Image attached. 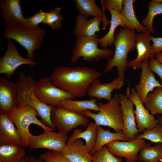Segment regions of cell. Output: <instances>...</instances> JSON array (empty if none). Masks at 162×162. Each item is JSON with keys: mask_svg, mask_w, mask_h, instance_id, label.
I'll return each instance as SVG.
<instances>
[{"mask_svg": "<svg viewBox=\"0 0 162 162\" xmlns=\"http://www.w3.org/2000/svg\"><path fill=\"white\" fill-rule=\"evenodd\" d=\"M135 0H123V8L121 14L124 22L126 28L136 30L138 33L148 30L137 19L134 13L133 4Z\"/></svg>", "mask_w": 162, "mask_h": 162, "instance_id": "24", "label": "cell"}, {"mask_svg": "<svg viewBox=\"0 0 162 162\" xmlns=\"http://www.w3.org/2000/svg\"><path fill=\"white\" fill-rule=\"evenodd\" d=\"M126 95L135 106V109L134 110L135 118L137 128L140 132H142L146 130L154 128L158 123V120L145 108L135 89L132 88L130 91L128 86L127 88Z\"/></svg>", "mask_w": 162, "mask_h": 162, "instance_id": "12", "label": "cell"}, {"mask_svg": "<svg viewBox=\"0 0 162 162\" xmlns=\"http://www.w3.org/2000/svg\"><path fill=\"white\" fill-rule=\"evenodd\" d=\"M151 32L148 30L136 34V48L137 55L134 60L128 62V67L134 70L141 68L143 62L146 59L154 58L155 54L150 44Z\"/></svg>", "mask_w": 162, "mask_h": 162, "instance_id": "16", "label": "cell"}, {"mask_svg": "<svg viewBox=\"0 0 162 162\" xmlns=\"http://www.w3.org/2000/svg\"><path fill=\"white\" fill-rule=\"evenodd\" d=\"M136 138L147 140L153 143L162 144V125L158 123L153 128L146 130L136 136Z\"/></svg>", "mask_w": 162, "mask_h": 162, "instance_id": "34", "label": "cell"}, {"mask_svg": "<svg viewBox=\"0 0 162 162\" xmlns=\"http://www.w3.org/2000/svg\"><path fill=\"white\" fill-rule=\"evenodd\" d=\"M18 92L16 83L4 78H0V109L8 113L16 106Z\"/></svg>", "mask_w": 162, "mask_h": 162, "instance_id": "20", "label": "cell"}, {"mask_svg": "<svg viewBox=\"0 0 162 162\" xmlns=\"http://www.w3.org/2000/svg\"><path fill=\"white\" fill-rule=\"evenodd\" d=\"M125 162H142L138 160H130L126 159H125Z\"/></svg>", "mask_w": 162, "mask_h": 162, "instance_id": "44", "label": "cell"}, {"mask_svg": "<svg viewBox=\"0 0 162 162\" xmlns=\"http://www.w3.org/2000/svg\"><path fill=\"white\" fill-rule=\"evenodd\" d=\"M102 73L87 66H60L50 76L58 87L72 94L76 98L85 97L93 81Z\"/></svg>", "mask_w": 162, "mask_h": 162, "instance_id": "1", "label": "cell"}, {"mask_svg": "<svg viewBox=\"0 0 162 162\" xmlns=\"http://www.w3.org/2000/svg\"><path fill=\"white\" fill-rule=\"evenodd\" d=\"M67 134L60 132L44 130L41 134H31L29 147L31 149L45 148L60 152L67 143Z\"/></svg>", "mask_w": 162, "mask_h": 162, "instance_id": "10", "label": "cell"}, {"mask_svg": "<svg viewBox=\"0 0 162 162\" xmlns=\"http://www.w3.org/2000/svg\"><path fill=\"white\" fill-rule=\"evenodd\" d=\"M0 6L6 27L17 22H23L25 18L22 15L19 0H1Z\"/></svg>", "mask_w": 162, "mask_h": 162, "instance_id": "22", "label": "cell"}, {"mask_svg": "<svg viewBox=\"0 0 162 162\" xmlns=\"http://www.w3.org/2000/svg\"><path fill=\"white\" fill-rule=\"evenodd\" d=\"M144 104L152 115L162 114V87H157L149 93Z\"/></svg>", "mask_w": 162, "mask_h": 162, "instance_id": "31", "label": "cell"}, {"mask_svg": "<svg viewBox=\"0 0 162 162\" xmlns=\"http://www.w3.org/2000/svg\"><path fill=\"white\" fill-rule=\"evenodd\" d=\"M8 40L7 50L0 58V74H4L10 79L20 66L27 64L32 68L37 63L20 56L14 43L10 39Z\"/></svg>", "mask_w": 162, "mask_h": 162, "instance_id": "11", "label": "cell"}, {"mask_svg": "<svg viewBox=\"0 0 162 162\" xmlns=\"http://www.w3.org/2000/svg\"><path fill=\"white\" fill-rule=\"evenodd\" d=\"M99 38L97 35L76 37L75 44L72 50L71 63L74 64L81 57L88 62L110 58L114 54L113 50L108 47L99 49Z\"/></svg>", "mask_w": 162, "mask_h": 162, "instance_id": "6", "label": "cell"}, {"mask_svg": "<svg viewBox=\"0 0 162 162\" xmlns=\"http://www.w3.org/2000/svg\"><path fill=\"white\" fill-rule=\"evenodd\" d=\"M8 114L20 131L23 147L29 146L31 134L29 127L31 124L37 125L44 130H53L37 118L39 116L38 114L29 105H22L16 106Z\"/></svg>", "mask_w": 162, "mask_h": 162, "instance_id": "7", "label": "cell"}, {"mask_svg": "<svg viewBox=\"0 0 162 162\" xmlns=\"http://www.w3.org/2000/svg\"><path fill=\"white\" fill-rule=\"evenodd\" d=\"M61 10L60 7L50 10L42 23L50 26L52 30L59 29L62 26L61 21L63 19Z\"/></svg>", "mask_w": 162, "mask_h": 162, "instance_id": "35", "label": "cell"}, {"mask_svg": "<svg viewBox=\"0 0 162 162\" xmlns=\"http://www.w3.org/2000/svg\"><path fill=\"white\" fill-rule=\"evenodd\" d=\"M126 141L125 137L122 131L113 133L109 130L103 129L101 126L97 127V138L94 147L90 152L92 154L101 149L108 143L115 141Z\"/></svg>", "mask_w": 162, "mask_h": 162, "instance_id": "26", "label": "cell"}, {"mask_svg": "<svg viewBox=\"0 0 162 162\" xmlns=\"http://www.w3.org/2000/svg\"><path fill=\"white\" fill-rule=\"evenodd\" d=\"M157 117L158 123L162 125V116L157 115Z\"/></svg>", "mask_w": 162, "mask_h": 162, "instance_id": "43", "label": "cell"}, {"mask_svg": "<svg viewBox=\"0 0 162 162\" xmlns=\"http://www.w3.org/2000/svg\"><path fill=\"white\" fill-rule=\"evenodd\" d=\"M102 10L105 12L107 10H114L120 14L123 8V0H101Z\"/></svg>", "mask_w": 162, "mask_h": 162, "instance_id": "38", "label": "cell"}, {"mask_svg": "<svg viewBox=\"0 0 162 162\" xmlns=\"http://www.w3.org/2000/svg\"><path fill=\"white\" fill-rule=\"evenodd\" d=\"M149 59L145 60L141 67V72L139 83L135 89L140 98L144 104L149 92L154 91L155 87H162V84L155 78L149 67Z\"/></svg>", "mask_w": 162, "mask_h": 162, "instance_id": "15", "label": "cell"}, {"mask_svg": "<svg viewBox=\"0 0 162 162\" xmlns=\"http://www.w3.org/2000/svg\"><path fill=\"white\" fill-rule=\"evenodd\" d=\"M148 10L147 16L142 21L148 30L151 33H154L153 21L154 17L158 14H162V3L154 2L152 1L148 3Z\"/></svg>", "mask_w": 162, "mask_h": 162, "instance_id": "32", "label": "cell"}, {"mask_svg": "<svg viewBox=\"0 0 162 162\" xmlns=\"http://www.w3.org/2000/svg\"><path fill=\"white\" fill-rule=\"evenodd\" d=\"M92 162H122L121 158L113 155L106 146L92 154Z\"/></svg>", "mask_w": 162, "mask_h": 162, "instance_id": "33", "label": "cell"}, {"mask_svg": "<svg viewBox=\"0 0 162 162\" xmlns=\"http://www.w3.org/2000/svg\"><path fill=\"white\" fill-rule=\"evenodd\" d=\"M146 144L145 139L136 138L130 141H113L106 146L113 155L135 160H137L139 153Z\"/></svg>", "mask_w": 162, "mask_h": 162, "instance_id": "13", "label": "cell"}, {"mask_svg": "<svg viewBox=\"0 0 162 162\" xmlns=\"http://www.w3.org/2000/svg\"><path fill=\"white\" fill-rule=\"evenodd\" d=\"M24 148L19 145H0V162H20L26 155Z\"/></svg>", "mask_w": 162, "mask_h": 162, "instance_id": "29", "label": "cell"}, {"mask_svg": "<svg viewBox=\"0 0 162 162\" xmlns=\"http://www.w3.org/2000/svg\"><path fill=\"white\" fill-rule=\"evenodd\" d=\"M155 56L156 59L162 64V51Z\"/></svg>", "mask_w": 162, "mask_h": 162, "instance_id": "42", "label": "cell"}, {"mask_svg": "<svg viewBox=\"0 0 162 162\" xmlns=\"http://www.w3.org/2000/svg\"><path fill=\"white\" fill-rule=\"evenodd\" d=\"M83 114L73 112L61 107H54L51 113V119L58 132L66 134L79 126L87 127L89 119Z\"/></svg>", "mask_w": 162, "mask_h": 162, "instance_id": "9", "label": "cell"}, {"mask_svg": "<svg viewBox=\"0 0 162 162\" xmlns=\"http://www.w3.org/2000/svg\"><path fill=\"white\" fill-rule=\"evenodd\" d=\"M97 126L95 123L91 122L89 123L84 131L81 129H75L67 143H70L77 139H83L85 142V146L90 153L96 142Z\"/></svg>", "mask_w": 162, "mask_h": 162, "instance_id": "23", "label": "cell"}, {"mask_svg": "<svg viewBox=\"0 0 162 162\" xmlns=\"http://www.w3.org/2000/svg\"><path fill=\"white\" fill-rule=\"evenodd\" d=\"M20 162H44L40 157L36 158L33 156H25L21 160Z\"/></svg>", "mask_w": 162, "mask_h": 162, "instance_id": "41", "label": "cell"}, {"mask_svg": "<svg viewBox=\"0 0 162 162\" xmlns=\"http://www.w3.org/2000/svg\"><path fill=\"white\" fill-rule=\"evenodd\" d=\"M48 14V12L44 11L42 9L40 10L32 16L25 18L23 22L30 27L38 28L39 25L43 23Z\"/></svg>", "mask_w": 162, "mask_h": 162, "instance_id": "36", "label": "cell"}, {"mask_svg": "<svg viewBox=\"0 0 162 162\" xmlns=\"http://www.w3.org/2000/svg\"><path fill=\"white\" fill-rule=\"evenodd\" d=\"M76 19L73 33L76 38L82 36H94L97 32L105 29L109 23L101 17H94L88 20L87 17L80 14L76 16Z\"/></svg>", "mask_w": 162, "mask_h": 162, "instance_id": "17", "label": "cell"}, {"mask_svg": "<svg viewBox=\"0 0 162 162\" xmlns=\"http://www.w3.org/2000/svg\"><path fill=\"white\" fill-rule=\"evenodd\" d=\"M124 81L118 76L108 83H101L99 80L95 79L92 82L87 94L98 100H110L112 92L120 89L124 85Z\"/></svg>", "mask_w": 162, "mask_h": 162, "instance_id": "19", "label": "cell"}, {"mask_svg": "<svg viewBox=\"0 0 162 162\" xmlns=\"http://www.w3.org/2000/svg\"><path fill=\"white\" fill-rule=\"evenodd\" d=\"M152 1L155 2L162 3V0H152Z\"/></svg>", "mask_w": 162, "mask_h": 162, "instance_id": "45", "label": "cell"}, {"mask_svg": "<svg viewBox=\"0 0 162 162\" xmlns=\"http://www.w3.org/2000/svg\"><path fill=\"white\" fill-rule=\"evenodd\" d=\"M96 102L97 99L94 98L83 100L68 99L63 100L61 104L60 107L75 113L82 114L87 110L98 111L99 108Z\"/></svg>", "mask_w": 162, "mask_h": 162, "instance_id": "27", "label": "cell"}, {"mask_svg": "<svg viewBox=\"0 0 162 162\" xmlns=\"http://www.w3.org/2000/svg\"><path fill=\"white\" fill-rule=\"evenodd\" d=\"M14 124L8 113L0 112V145L22 146L21 136Z\"/></svg>", "mask_w": 162, "mask_h": 162, "instance_id": "18", "label": "cell"}, {"mask_svg": "<svg viewBox=\"0 0 162 162\" xmlns=\"http://www.w3.org/2000/svg\"><path fill=\"white\" fill-rule=\"evenodd\" d=\"M44 162H70L66 159L60 152L52 151L41 154L40 157Z\"/></svg>", "mask_w": 162, "mask_h": 162, "instance_id": "37", "label": "cell"}, {"mask_svg": "<svg viewBox=\"0 0 162 162\" xmlns=\"http://www.w3.org/2000/svg\"><path fill=\"white\" fill-rule=\"evenodd\" d=\"M111 19L110 26L107 33L103 37L99 38L100 46L103 48L111 46L115 41L114 33L118 26L126 28L124 22L121 14L114 10H110Z\"/></svg>", "mask_w": 162, "mask_h": 162, "instance_id": "25", "label": "cell"}, {"mask_svg": "<svg viewBox=\"0 0 162 162\" xmlns=\"http://www.w3.org/2000/svg\"><path fill=\"white\" fill-rule=\"evenodd\" d=\"M151 40L153 42L151 46L155 56L162 51V37H154L151 36Z\"/></svg>", "mask_w": 162, "mask_h": 162, "instance_id": "40", "label": "cell"}, {"mask_svg": "<svg viewBox=\"0 0 162 162\" xmlns=\"http://www.w3.org/2000/svg\"><path fill=\"white\" fill-rule=\"evenodd\" d=\"M150 69L159 77L162 82V64L156 59L150 58L149 61Z\"/></svg>", "mask_w": 162, "mask_h": 162, "instance_id": "39", "label": "cell"}, {"mask_svg": "<svg viewBox=\"0 0 162 162\" xmlns=\"http://www.w3.org/2000/svg\"><path fill=\"white\" fill-rule=\"evenodd\" d=\"M136 34L135 30L127 28H120L118 33L115 34V52L112 57L107 61L104 73L111 72L114 67H116L118 76L125 80V72L128 68L127 56L136 48Z\"/></svg>", "mask_w": 162, "mask_h": 162, "instance_id": "3", "label": "cell"}, {"mask_svg": "<svg viewBox=\"0 0 162 162\" xmlns=\"http://www.w3.org/2000/svg\"><path fill=\"white\" fill-rule=\"evenodd\" d=\"M99 111L97 113L86 110L83 114L94 121L97 125L106 126L115 132L122 131L123 126L122 114L120 104V94L116 93L106 103L98 104Z\"/></svg>", "mask_w": 162, "mask_h": 162, "instance_id": "5", "label": "cell"}, {"mask_svg": "<svg viewBox=\"0 0 162 162\" xmlns=\"http://www.w3.org/2000/svg\"><path fill=\"white\" fill-rule=\"evenodd\" d=\"M137 160L142 162H162V144L152 146L146 143L139 152Z\"/></svg>", "mask_w": 162, "mask_h": 162, "instance_id": "30", "label": "cell"}, {"mask_svg": "<svg viewBox=\"0 0 162 162\" xmlns=\"http://www.w3.org/2000/svg\"><path fill=\"white\" fill-rule=\"evenodd\" d=\"M159 162H161V161H159Z\"/></svg>", "mask_w": 162, "mask_h": 162, "instance_id": "46", "label": "cell"}, {"mask_svg": "<svg viewBox=\"0 0 162 162\" xmlns=\"http://www.w3.org/2000/svg\"><path fill=\"white\" fill-rule=\"evenodd\" d=\"M36 80L31 74L26 76L22 72L19 73L16 82L18 92L16 106L22 105H28L37 112L41 122L54 130L56 128L51 119V113L53 106L41 102L36 95L34 91Z\"/></svg>", "mask_w": 162, "mask_h": 162, "instance_id": "2", "label": "cell"}, {"mask_svg": "<svg viewBox=\"0 0 162 162\" xmlns=\"http://www.w3.org/2000/svg\"><path fill=\"white\" fill-rule=\"evenodd\" d=\"M60 152L70 162H92L91 154L80 139L66 143Z\"/></svg>", "mask_w": 162, "mask_h": 162, "instance_id": "21", "label": "cell"}, {"mask_svg": "<svg viewBox=\"0 0 162 162\" xmlns=\"http://www.w3.org/2000/svg\"><path fill=\"white\" fill-rule=\"evenodd\" d=\"M95 0H74V4L79 14L87 17H101L108 22L104 12L99 7Z\"/></svg>", "mask_w": 162, "mask_h": 162, "instance_id": "28", "label": "cell"}, {"mask_svg": "<svg viewBox=\"0 0 162 162\" xmlns=\"http://www.w3.org/2000/svg\"><path fill=\"white\" fill-rule=\"evenodd\" d=\"M120 104L122 114L123 126L122 131L126 141L135 139L140 131L137 129L134 110V104L126 95L120 94Z\"/></svg>", "mask_w": 162, "mask_h": 162, "instance_id": "14", "label": "cell"}, {"mask_svg": "<svg viewBox=\"0 0 162 162\" xmlns=\"http://www.w3.org/2000/svg\"><path fill=\"white\" fill-rule=\"evenodd\" d=\"M45 30L30 27L22 22H18L6 27L3 36L8 40L13 39L24 47L27 52V58L33 61L34 51L40 48Z\"/></svg>", "mask_w": 162, "mask_h": 162, "instance_id": "4", "label": "cell"}, {"mask_svg": "<svg viewBox=\"0 0 162 162\" xmlns=\"http://www.w3.org/2000/svg\"><path fill=\"white\" fill-rule=\"evenodd\" d=\"M34 91L41 102L53 107H60L63 100L76 98L70 93L55 86L50 76L43 77L36 81Z\"/></svg>", "mask_w": 162, "mask_h": 162, "instance_id": "8", "label": "cell"}]
</instances>
